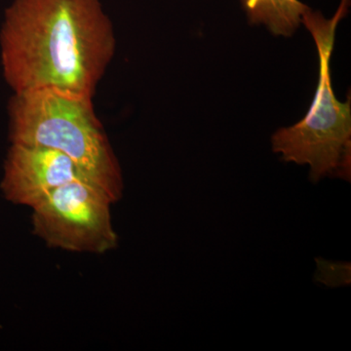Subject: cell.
Segmentation results:
<instances>
[{"label":"cell","instance_id":"cell-3","mask_svg":"<svg viewBox=\"0 0 351 351\" xmlns=\"http://www.w3.org/2000/svg\"><path fill=\"white\" fill-rule=\"evenodd\" d=\"M350 6V0H341L331 19L309 7L304 11L302 24L317 48L319 80L306 117L295 125L278 129L271 137L272 151L286 162L308 165L313 182L327 176L350 179V97L345 103L337 99L330 75L337 27Z\"/></svg>","mask_w":351,"mask_h":351},{"label":"cell","instance_id":"cell-5","mask_svg":"<svg viewBox=\"0 0 351 351\" xmlns=\"http://www.w3.org/2000/svg\"><path fill=\"white\" fill-rule=\"evenodd\" d=\"M75 180L86 179L62 152L41 145L11 144L0 189L14 204L34 208L55 189Z\"/></svg>","mask_w":351,"mask_h":351},{"label":"cell","instance_id":"cell-4","mask_svg":"<svg viewBox=\"0 0 351 351\" xmlns=\"http://www.w3.org/2000/svg\"><path fill=\"white\" fill-rule=\"evenodd\" d=\"M103 189L86 180L60 186L32 208V226L53 248L71 252L105 254L117 246L110 205Z\"/></svg>","mask_w":351,"mask_h":351},{"label":"cell","instance_id":"cell-2","mask_svg":"<svg viewBox=\"0 0 351 351\" xmlns=\"http://www.w3.org/2000/svg\"><path fill=\"white\" fill-rule=\"evenodd\" d=\"M8 114L11 144L62 152L113 203L121 199V169L91 98L51 88L16 92Z\"/></svg>","mask_w":351,"mask_h":351},{"label":"cell","instance_id":"cell-6","mask_svg":"<svg viewBox=\"0 0 351 351\" xmlns=\"http://www.w3.org/2000/svg\"><path fill=\"white\" fill-rule=\"evenodd\" d=\"M252 25H263L274 36H291L308 6L300 0H240Z\"/></svg>","mask_w":351,"mask_h":351},{"label":"cell","instance_id":"cell-1","mask_svg":"<svg viewBox=\"0 0 351 351\" xmlns=\"http://www.w3.org/2000/svg\"><path fill=\"white\" fill-rule=\"evenodd\" d=\"M115 45L100 0H12L0 29L2 73L14 93L51 88L93 99Z\"/></svg>","mask_w":351,"mask_h":351}]
</instances>
